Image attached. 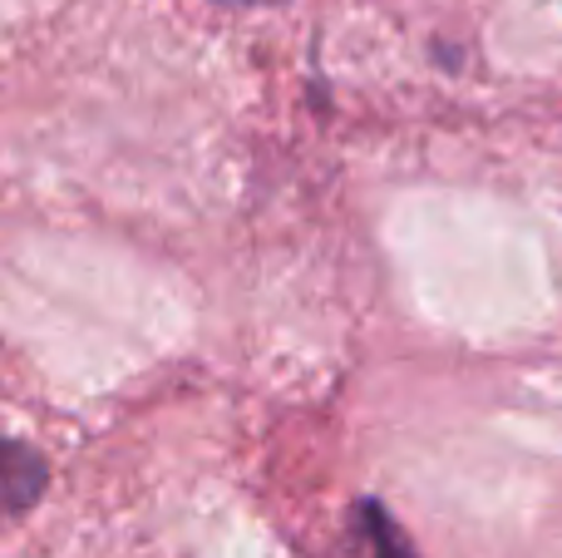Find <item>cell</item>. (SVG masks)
<instances>
[{
	"mask_svg": "<svg viewBox=\"0 0 562 558\" xmlns=\"http://www.w3.org/2000/svg\"><path fill=\"white\" fill-rule=\"evenodd\" d=\"M49 484V465L35 445L15 440V435L0 431V510L5 514H25L40 504Z\"/></svg>",
	"mask_w": 562,
	"mask_h": 558,
	"instance_id": "1",
	"label": "cell"
},
{
	"mask_svg": "<svg viewBox=\"0 0 562 558\" xmlns=\"http://www.w3.org/2000/svg\"><path fill=\"white\" fill-rule=\"evenodd\" d=\"M356 514H360V529H366L370 558H419L415 544H409V534L400 529V520L380 500H360Z\"/></svg>",
	"mask_w": 562,
	"mask_h": 558,
	"instance_id": "2",
	"label": "cell"
},
{
	"mask_svg": "<svg viewBox=\"0 0 562 558\" xmlns=\"http://www.w3.org/2000/svg\"><path fill=\"white\" fill-rule=\"evenodd\" d=\"M227 5H233V0H227ZM243 5H277V0H243Z\"/></svg>",
	"mask_w": 562,
	"mask_h": 558,
	"instance_id": "3",
	"label": "cell"
}]
</instances>
